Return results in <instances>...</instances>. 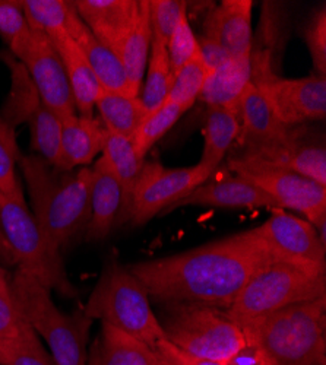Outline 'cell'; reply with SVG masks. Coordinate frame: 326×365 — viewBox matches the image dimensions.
<instances>
[{"instance_id":"6da1fadb","label":"cell","mask_w":326,"mask_h":365,"mask_svg":"<svg viewBox=\"0 0 326 365\" xmlns=\"http://www.w3.org/2000/svg\"><path fill=\"white\" fill-rule=\"evenodd\" d=\"M274 257L256 228L171 256L126 264L161 304H199L227 310L245 285Z\"/></svg>"},{"instance_id":"7a4b0ae2","label":"cell","mask_w":326,"mask_h":365,"mask_svg":"<svg viewBox=\"0 0 326 365\" xmlns=\"http://www.w3.org/2000/svg\"><path fill=\"white\" fill-rule=\"evenodd\" d=\"M31 212L51 246L62 252L91 218L93 168L61 170L39 155L19 161Z\"/></svg>"},{"instance_id":"3957f363","label":"cell","mask_w":326,"mask_h":365,"mask_svg":"<svg viewBox=\"0 0 326 365\" xmlns=\"http://www.w3.org/2000/svg\"><path fill=\"white\" fill-rule=\"evenodd\" d=\"M272 365H326V297L299 302L240 326Z\"/></svg>"},{"instance_id":"277c9868","label":"cell","mask_w":326,"mask_h":365,"mask_svg":"<svg viewBox=\"0 0 326 365\" xmlns=\"http://www.w3.org/2000/svg\"><path fill=\"white\" fill-rule=\"evenodd\" d=\"M11 298L25 322L44 339L56 365H88V339L94 320L82 309L63 313L47 287L18 269L11 278Z\"/></svg>"},{"instance_id":"5b68a950","label":"cell","mask_w":326,"mask_h":365,"mask_svg":"<svg viewBox=\"0 0 326 365\" xmlns=\"http://www.w3.org/2000/svg\"><path fill=\"white\" fill-rule=\"evenodd\" d=\"M82 312L91 320H100L122 330L151 348L165 339L146 288L128 270L126 264L114 259L104 264Z\"/></svg>"},{"instance_id":"8992f818","label":"cell","mask_w":326,"mask_h":365,"mask_svg":"<svg viewBox=\"0 0 326 365\" xmlns=\"http://www.w3.org/2000/svg\"><path fill=\"white\" fill-rule=\"evenodd\" d=\"M0 228L8 241L18 270L36 278L50 291L75 298L78 291L69 281L62 253L51 246L24 196L0 192Z\"/></svg>"},{"instance_id":"52a82bcc","label":"cell","mask_w":326,"mask_h":365,"mask_svg":"<svg viewBox=\"0 0 326 365\" xmlns=\"http://www.w3.org/2000/svg\"><path fill=\"white\" fill-rule=\"evenodd\" d=\"M322 297H326V272L272 262L256 273L224 313L242 326L256 317Z\"/></svg>"},{"instance_id":"ba28073f","label":"cell","mask_w":326,"mask_h":365,"mask_svg":"<svg viewBox=\"0 0 326 365\" xmlns=\"http://www.w3.org/2000/svg\"><path fill=\"white\" fill-rule=\"evenodd\" d=\"M160 324L165 339L180 349L227 362L245 344L239 324L227 317L224 310L199 304H163Z\"/></svg>"},{"instance_id":"9c48e42d","label":"cell","mask_w":326,"mask_h":365,"mask_svg":"<svg viewBox=\"0 0 326 365\" xmlns=\"http://www.w3.org/2000/svg\"><path fill=\"white\" fill-rule=\"evenodd\" d=\"M230 173L245 178L268 193L280 209H292L306 217L325 242L326 224V187L319 182L287 168L266 164L242 152L227 160Z\"/></svg>"},{"instance_id":"30bf717a","label":"cell","mask_w":326,"mask_h":365,"mask_svg":"<svg viewBox=\"0 0 326 365\" xmlns=\"http://www.w3.org/2000/svg\"><path fill=\"white\" fill-rule=\"evenodd\" d=\"M214 173L196 164L183 168H165L158 161L143 163L128 215V224L141 227L163 210H170L192 193Z\"/></svg>"},{"instance_id":"8fae6325","label":"cell","mask_w":326,"mask_h":365,"mask_svg":"<svg viewBox=\"0 0 326 365\" xmlns=\"http://www.w3.org/2000/svg\"><path fill=\"white\" fill-rule=\"evenodd\" d=\"M255 228L275 262L326 272L325 242L309 221L282 209H272L271 218Z\"/></svg>"},{"instance_id":"7c38bea8","label":"cell","mask_w":326,"mask_h":365,"mask_svg":"<svg viewBox=\"0 0 326 365\" xmlns=\"http://www.w3.org/2000/svg\"><path fill=\"white\" fill-rule=\"evenodd\" d=\"M268 100L275 115L287 128H299L326 117V76L282 78L280 75L252 82Z\"/></svg>"},{"instance_id":"4fadbf2b","label":"cell","mask_w":326,"mask_h":365,"mask_svg":"<svg viewBox=\"0 0 326 365\" xmlns=\"http://www.w3.org/2000/svg\"><path fill=\"white\" fill-rule=\"evenodd\" d=\"M16 60L31 76L41 101L61 118L62 123L78 117L62 58L46 34L31 31L26 47Z\"/></svg>"},{"instance_id":"5bb4252c","label":"cell","mask_w":326,"mask_h":365,"mask_svg":"<svg viewBox=\"0 0 326 365\" xmlns=\"http://www.w3.org/2000/svg\"><path fill=\"white\" fill-rule=\"evenodd\" d=\"M239 152L266 164L299 173L326 187L325 143L306 138L303 126L294 128L291 135L281 142L255 149H240Z\"/></svg>"},{"instance_id":"9a60e30c","label":"cell","mask_w":326,"mask_h":365,"mask_svg":"<svg viewBox=\"0 0 326 365\" xmlns=\"http://www.w3.org/2000/svg\"><path fill=\"white\" fill-rule=\"evenodd\" d=\"M180 206H206L230 209H255L271 207L280 209L278 203L262 189L256 187L245 178L225 173L218 178L213 175L198 186L173 209Z\"/></svg>"},{"instance_id":"2e32d148","label":"cell","mask_w":326,"mask_h":365,"mask_svg":"<svg viewBox=\"0 0 326 365\" xmlns=\"http://www.w3.org/2000/svg\"><path fill=\"white\" fill-rule=\"evenodd\" d=\"M139 0H75L73 5L90 31L116 54L135 21Z\"/></svg>"},{"instance_id":"e0dca14e","label":"cell","mask_w":326,"mask_h":365,"mask_svg":"<svg viewBox=\"0 0 326 365\" xmlns=\"http://www.w3.org/2000/svg\"><path fill=\"white\" fill-rule=\"evenodd\" d=\"M240 149L268 146L287 139L294 128L284 126L275 115L268 100L252 82L248 85L239 106Z\"/></svg>"},{"instance_id":"ac0fdd59","label":"cell","mask_w":326,"mask_h":365,"mask_svg":"<svg viewBox=\"0 0 326 365\" xmlns=\"http://www.w3.org/2000/svg\"><path fill=\"white\" fill-rule=\"evenodd\" d=\"M66 33L85 56L88 65L91 66L104 91L133 97L121 58L90 31V28L79 18L76 9L69 19Z\"/></svg>"},{"instance_id":"d6986e66","label":"cell","mask_w":326,"mask_h":365,"mask_svg":"<svg viewBox=\"0 0 326 365\" xmlns=\"http://www.w3.org/2000/svg\"><path fill=\"white\" fill-rule=\"evenodd\" d=\"M252 0H224L206 16L203 33L213 34L230 57L250 54Z\"/></svg>"},{"instance_id":"ffe728a7","label":"cell","mask_w":326,"mask_h":365,"mask_svg":"<svg viewBox=\"0 0 326 365\" xmlns=\"http://www.w3.org/2000/svg\"><path fill=\"white\" fill-rule=\"evenodd\" d=\"M122 207V189L108 165L101 155L93 167V189H91V218L85 230L88 241L106 240L114 225Z\"/></svg>"},{"instance_id":"44dd1931","label":"cell","mask_w":326,"mask_h":365,"mask_svg":"<svg viewBox=\"0 0 326 365\" xmlns=\"http://www.w3.org/2000/svg\"><path fill=\"white\" fill-rule=\"evenodd\" d=\"M50 41L62 58L78 115L94 117L96 103L103 88L91 66L68 33L50 37Z\"/></svg>"},{"instance_id":"7402d4cb","label":"cell","mask_w":326,"mask_h":365,"mask_svg":"<svg viewBox=\"0 0 326 365\" xmlns=\"http://www.w3.org/2000/svg\"><path fill=\"white\" fill-rule=\"evenodd\" d=\"M250 81V54L230 57L223 66L206 76L198 100L203 101L208 107H221L239 114L242 96Z\"/></svg>"},{"instance_id":"603a6c76","label":"cell","mask_w":326,"mask_h":365,"mask_svg":"<svg viewBox=\"0 0 326 365\" xmlns=\"http://www.w3.org/2000/svg\"><path fill=\"white\" fill-rule=\"evenodd\" d=\"M153 41V28L150 16V0H139L135 21L129 29L126 38L122 43L117 56L123 65L131 94L139 97L145 71L150 57Z\"/></svg>"},{"instance_id":"cb8c5ba5","label":"cell","mask_w":326,"mask_h":365,"mask_svg":"<svg viewBox=\"0 0 326 365\" xmlns=\"http://www.w3.org/2000/svg\"><path fill=\"white\" fill-rule=\"evenodd\" d=\"M106 128L96 117H75L62 123V168L86 167L103 152Z\"/></svg>"},{"instance_id":"d4e9b609","label":"cell","mask_w":326,"mask_h":365,"mask_svg":"<svg viewBox=\"0 0 326 365\" xmlns=\"http://www.w3.org/2000/svg\"><path fill=\"white\" fill-rule=\"evenodd\" d=\"M88 365H158L151 346L113 326L101 323Z\"/></svg>"},{"instance_id":"484cf974","label":"cell","mask_w":326,"mask_h":365,"mask_svg":"<svg viewBox=\"0 0 326 365\" xmlns=\"http://www.w3.org/2000/svg\"><path fill=\"white\" fill-rule=\"evenodd\" d=\"M103 157L107 160L111 167L118 185L122 189V207L117 218V225H123L128 222L129 209L132 203V196L136 187V182L143 165L136 154L133 145L129 139L117 136L106 130V139L103 145Z\"/></svg>"},{"instance_id":"4316f807","label":"cell","mask_w":326,"mask_h":365,"mask_svg":"<svg viewBox=\"0 0 326 365\" xmlns=\"http://www.w3.org/2000/svg\"><path fill=\"white\" fill-rule=\"evenodd\" d=\"M239 114L221 107H210L203 123V149L199 165L215 173L224 161L228 149L239 138Z\"/></svg>"},{"instance_id":"83f0119b","label":"cell","mask_w":326,"mask_h":365,"mask_svg":"<svg viewBox=\"0 0 326 365\" xmlns=\"http://www.w3.org/2000/svg\"><path fill=\"white\" fill-rule=\"evenodd\" d=\"M96 108L107 132L132 140L146 113L139 97L101 91Z\"/></svg>"},{"instance_id":"f1b7e54d","label":"cell","mask_w":326,"mask_h":365,"mask_svg":"<svg viewBox=\"0 0 326 365\" xmlns=\"http://www.w3.org/2000/svg\"><path fill=\"white\" fill-rule=\"evenodd\" d=\"M173 82L174 76L170 69L167 44L160 38L153 37L145 71V82L139 93V100L146 114L157 110L167 100Z\"/></svg>"},{"instance_id":"f546056e","label":"cell","mask_w":326,"mask_h":365,"mask_svg":"<svg viewBox=\"0 0 326 365\" xmlns=\"http://www.w3.org/2000/svg\"><path fill=\"white\" fill-rule=\"evenodd\" d=\"M26 123L31 148L49 164L62 168V121L43 101L29 114Z\"/></svg>"},{"instance_id":"4dcf8cb0","label":"cell","mask_w":326,"mask_h":365,"mask_svg":"<svg viewBox=\"0 0 326 365\" xmlns=\"http://www.w3.org/2000/svg\"><path fill=\"white\" fill-rule=\"evenodd\" d=\"M0 58H5L12 73V91L0 111V117H4L8 123L16 128L19 123L28 120L31 111L41 103V98L31 76L28 75L19 60H14L11 53L8 56L0 54Z\"/></svg>"},{"instance_id":"1f68e13d","label":"cell","mask_w":326,"mask_h":365,"mask_svg":"<svg viewBox=\"0 0 326 365\" xmlns=\"http://www.w3.org/2000/svg\"><path fill=\"white\" fill-rule=\"evenodd\" d=\"M24 14L31 31H40L49 38L66 33L75 11L68 0H22Z\"/></svg>"},{"instance_id":"d6a6232c","label":"cell","mask_w":326,"mask_h":365,"mask_svg":"<svg viewBox=\"0 0 326 365\" xmlns=\"http://www.w3.org/2000/svg\"><path fill=\"white\" fill-rule=\"evenodd\" d=\"M183 113L180 106L165 100L157 110L145 115L131 140L135 154L141 161L145 163L148 152L177 123Z\"/></svg>"},{"instance_id":"836d02e7","label":"cell","mask_w":326,"mask_h":365,"mask_svg":"<svg viewBox=\"0 0 326 365\" xmlns=\"http://www.w3.org/2000/svg\"><path fill=\"white\" fill-rule=\"evenodd\" d=\"M0 365H56L39 334L26 326L18 336L0 341Z\"/></svg>"},{"instance_id":"e575fe53","label":"cell","mask_w":326,"mask_h":365,"mask_svg":"<svg viewBox=\"0 0 326 365\" xmlns=\"http://www.w3.org/2000/svg\"><path fill=\"white\" fill-rule=\"evenodd\" d=\"M21 158L15 128L0 117V192L6 196H24L16 173Z\"/></svg>"},{"instance_id":"d590c367","label":"cell","mask_w":326,"mask_h":365,"mask_svg":"<svg viewBox=\"0 0 326 365\" xmlns=\"http://www.w3.org/2000/svg\"><path fill=\"white\" fill-rule=\"evenodd\" d=\"M206 76H208V72L205 69L198 48L196 54L174 76L167 100L180 106L183 111H188L199 98Z\"/></svg>"},{"instance_id":"8d00e7d4","label":"cell","mask_w":326,"mask_h":365,"mask_svg":"<svg viewBox=\"0 0 326 365\" xmlns=\"http://www.w3.org/2000/svg\"><path fill=\"white\" fill-rule=\"evenodd\" d=\"M0 37L8 44L11 54L18 58L31 37L22 2L0 0Z\"/></svg>"},{"instance_id":"74e56055","label":"cell","mask_w":326,"mask_h":365,"mask_svg":"<svg viewBox=\"0 0 326 365\" xmlns=\"http://www.w3.org/2000/svg\"><path fill=\"white\" fill-rule=\"evenodd\" d=\"M198 48V38L192 31L186 11L180 16L179 22H177V26L174 28V31L167 43L170 69L173 76L179 73V71L196 54Z\"/></svg>"},{"instance_id":"f35d334b","label":"cell","mask_w":326,"mask_h":365,"mask_svg":"<svg viewBox=\"0 0 326 365\" xmlns=\"http://www.w3.org/2000/svg\"><path fill=\"white\" fill-rule=\"evenodd\" d=\"M186 11L188 4L182 0H150L153 37L167 44L177 22Z\"/></svg>"},{"instance_id":"ab89813d","label":"cell","mask_w":326,"mask_h":365,"mask_svg":"<svg viewBox=\"0 0 326 365\" xmlns=\"http://www.w3.org/2000/svg\"><path fill=\"white\" fill-rule=\"evenodd\" d=\"M305 41L317 75L326 73V9L316 11L305 26Z\"/></svg>"},{"instance_id":"60d3db41","label":"cell","mask_w":326,"mask_h":365,"mask_svg":"<svg viewBox=\"0 0 326 365\" xmlns=\"http://www.w3.org/2000/svg\"><path fill=\"white\" fill-rule=\"evenodd\" d=\"M153 351L158 365H225V362L221 361L192 355L179 346L173 345L167 339L157 342Z\"/></svg>"},{"instance_id":"b9f144b4","label":"cell","mask_w":326,"mask_h":365,"mask_svg":"<svg viewBox=\"0 0 326 365\" xmlns=\"http://www.w3.org/2000/svg\"><path fill=\"white\" fill-rule=\"evenodd\" d=\"M26 326L12 298L0 295V341L18 336Z\"/></svg>"},{"instance_id":"7bdbcfd3","label":"cell","mask_w":326,"mask_h":365,"mask_svg":"<svg viewBox=\"0 0 326 365\" xmlns=\"http://www.w3.org/2000/svg\"><path fill=\"white\" fill-rule=\"evenodd\" d=\"M198 47H199L202 62L208 75L215 69H218L220 66H223L230 58L225 48L220 44V41L213 34L203 33L198 38Z\"/></svg>"},{"instance_id":"ee69618b","label":"cell","mask_w":326,"mask_h":365,"mask_svg":"<svg viewBox=\"0 0 326 365\" xmlns=\"http://www.w3.org/2000/svg\"><path fill=\"white\" fill-rule=\"evenodd\" d=\"M225 365H272V362L259 346L246 342L240 351H237L225 362Z\"/></svg>"},{"instance_id":"f6af8a7d","label":"cell","mask_w":326,"mask_h":365,"mask_svg":"<svg viewBox=\"0 0 326 365\" xmlns=\"http://www.w3.org/2000/svg\"><path fill=\"white\" fill-rule=\"evenodd\" d=\"M0 262L6 263V264H15L14 255H12L8 241L2 232V228H0Z\"/></svg>"},{"instance_id":"bcb514c9","label":"cell","mask_w":326,"mask_h":365,"mask_svg":"<svg viewBox=\"0 0 326 365\" xmlns=\"http://www.w3.org/2000/svg\"><path fill=\"white\" fill-rule=\"evenodd\" d=\"M0 295L11 297V277L2 266H0Z\"/></svg>"}]
</instances>
